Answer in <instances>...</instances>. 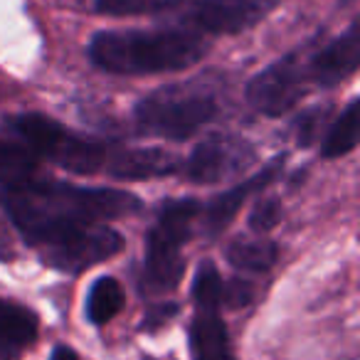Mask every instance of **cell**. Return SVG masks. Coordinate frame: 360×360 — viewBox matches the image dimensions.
<instances>
[{"mask_svg": "<svg viewBox=\"0 0 360 360\" xmlns=\"http://www.w3.org/2000/svg\"><path fill=\"white\" fill-rule=\"evenodd\" d=\"M3 207L27 245L42 252L84 227L136 215L141 200L114 188H77L32 180L6 191Z\"/></svg>", "mask_w": 360, "mask_h": 360, "instance_id": "cell-1", "label": "cell"}, {"mask_svg": "<svg viewBox=\"0 0 360 360\" xmlns=\"http://www.w3.org/2000/svg\"><path fill=\"white\" fill-rule=\"evenodd\" d=\"M207 42L191 30H109L89 42V60L111 75H160L195 65Z\"/></svg>", "mask_w": 360, "mask_h": 360, "instance_id": "cell-2", "label": "cell"}, {"mask_svg": "<svg viewBox=\"0 0 360 360\" xmlns=\"http://www.w3.org/2000/svg\"><path fill=\"white\" fill-rule=\"evenodd\" d=\"M217 116V99L198 84H170L148 94L136 106L141 134L168 141H186Z\"/></svg>", "mask_w": 360, "mask_h": 360, "instance_id": "cell-3", "label": "cell"}, {"mask_svg": "<svg viewBox=\"0 0 360 360\" xmlns=\"http://www.w3.org/2000/svg\"><path fill=\"white\" fill-rule=\"evenodd\" d=\"M198 215H200L198 200H173L160 207L158 220L146 240L143 279H141L146 294H168L180 284L186 271L180 250L191 237Z\"/></svg>", "mask_w": 360, "mask_h": 360, "instance_id": "cell-4", "label": "cell"}, {"mask_svg": "<svg viewBox=\"0 0 360 360\" xmlns=\"http://www.w3.org/2000/svg\"><path fill=\"white\" fill-rule=\"evenodd\" d=\"M11 129L35 155L79 175H91L106 165V148L96 141L77 136L42 114H20L11 119Z\"/></svg>", "mask_w": 360, "mask_h": 360, "instance_id": "cell-5", "label": "cell"}, {"mask_svg": "<svg viewBox=\"0 0 360 360\" xmlns=\"http://www.w3.org/2000/svg\"><path fill=\"white\" fill-rule=\"evenodd\" d=\"M309 86L306 60L301 55H289L266 67L247 84V101L259 114L281 116L304 99Z\"/></svg>", "mask_w": 360, "mask_h": 360, "instance_id": "cell-6", "label": "cell"}, {"mask_svg": "<svg viewBox=\"0 0 360 360\" xmlns=\"http://www.w3.org/2000/svg\"><path fill=\"white\" fill-rule=\"evenodd\" d=\"M121 250H124V237L114 227H106L101 222V225L84 227V230L60 240L57 245L47 247L40 252V257L45 264L55 266V269L77 274V271H84L89 266L111 259Z\"/></svg>", "mask_w": 360, "mask_h": 360, "instance_id": "cell-7", "label": "cell"}, {"mask_svg": "<svg viewBox=\"0 0 360 360\" xmlns=\"http://www.w3.org/2000/svg\"><path fill=\"white\" fill-rule=\"evenodd\" d=\"M252 160H255V150L247 141L235 136H210L186 160V178L210 186L237 175Z\"/></svg>", "mask_w": 360, "mask_h": 360, "instance_id": "cell-8", "label": "cell"}, {"mask_svg": "<svg viewBox=\"0 0 360 360\" xmlns=\"http://www.w3.org/2000/svg\"><path fill=\"white\" fill-rule=\"evenodd\" d=\"M279 0H191L188 22L202 32L235 35L269 15Z\"/></svg>", "mask_w": 360, "mask_h": 360, "instance_id": "cell-9", "label": "cell"}, {"mask_svg": "<svg viewBox=\"0 0 360 360\" xmlns=\"http://www.w3.org/2000/svg\"><path fill=\"white\" fill-rule=\"evenodd\" d=\"M360 65V27H348L340 37L306 57V75L314 86H335L348 79Z\"/></svg>", "mask_w": 360, "mask_h": 360, "instance_id": "cell-10", "label": "cell"}, {"mask_svg": "<svg viewBox=\"0 0 360 360\" xmlns=\"http://www.w3.org/2000/svg\"><path fill=\"white\" fill-rule=\"evenodd\" d=\"M180 165L178 155L163 148H124L111 155L106 170L116 180H150L178 173Z\"/></svg>", "mask_w": 360, "mask_h": 360, "instance_id": "cell-11", "label": "cell"}, {"mask_svg": "<svg viewBox=\"0 0 360 360\" xmlns=\"http://www.w3.org/2000/svg\"><path fill=\"white\" fill-rule=\"evenodd\" d=\"M279 170H281V160H274V163H269L266 168H262L259 173H255L252 178L242 180L240 186H235L232 191H227V193H222L220 198H215L205 212L207 232H210V235H220V232L225 230L232 220H235V215L240 212V207L245 205L255 193H259L264 186H269L271 180L279 175Z\"/></svg>", "mask_w": 360, "mask_h": 360, "instance_id": "cell-12", "label": "cell"}, {"mask_svg": "<svg viewBox=\"0 0 360 360\" xmlns=\"http://www.w3.org/2000/svg\"><path fill=\"white\" fill-rule=\"evenodd\" d=\"M193 360H235L227 335V326L220 319V306H195L191 323Z\"/></svg>", "mask_w": 360, "mask_h": 360, "instance_id": "cell-13", "label": "cell"}, {"mask_svg": "<svg viewBox=\"0 0 360 360\" xmlns=\"http://www.w3.org/2000/svg\"><path fill=\"white\" fill-rule=\"evenodd\" d=\"M37 319L27 309L0 299V358H13L35 340Z\"/></svg>", "mask_w": 360, "mask_h": 360, "instance_id": "cell-14", "label": "cell"}, {"mask_svg": "<svg viewBox=\"0 0 360 360\" xmlns=\"http://www.w3.org/2000/svg\"><path fill=\"white\" fill-rule=\"evenodd\" d=\"M37 175V155L27 146L0 139V186L20 188Z\"/></svg>", "mask_w": 360, "mask_h": 360, "instance_id": "cell-15", "label": "cell"}, {"mask_svg": "<svg viewBox=\"0 0 360 360\" xmlns=\"http://www.w3.org/2000/svg\"><path fill=\"white\" fill-rule=\"evenodd\" d=\"M124 309V289L114 276H101L86 294V319L94 326H104Z\"/></svg>", "mask_w": 360, "mask_h": 360, "instance_id": "cell-16", "label": "cell"}, {"mask_svg": "<svg viewBox=\"0 0 360 360\" xmlns=\"http://www.w3.org/2000/svg\"><path fill=\"white\" fill-rule=\"evenodd\" d=\"M358 126H360V104L350 101L343 114L335 119L323 139V155L326 158H338L358 146Z\"/></svg>", "mask_w": 360, "mask_h": 360, "instance_id": "cell-17", "label": "cell"}, {"mask_svg": "<svg viewBox=\"0 0 360 360\" xmlns=\"http://www.w3.org/2000/svg\"><path fill=\"white\" fill-rule=\"evenodd\" d=\"M276 250L274 242L266 240H242V242H232L230 250H227V262H230L235 269H245V271H266L276 264Z\"/></svg>", "mask_w": 360, "mask_h": 360, "instance_id": "cell-18", "label": "cell"}, {"mask_svg": "<svg viewBox=\"0 0 360 360\" xmlns=\"http://www.w3.org/2000/svg\"><path fill=\"white\" fill-rule=\"evenodd\" d=\"M186 0H96V11L104 15H148L163 13Z\"/></svg>", "mask_w": 360, "mask_h": 360, "instance_id": "cell-19", "label": "cell"}, {"mask_svg": "<svg viewBox=\"0 0 360 360\" xmlns=\"http://www.w3.org/2000/svg\"><path fill=\"white\" fill-rule=\"evenodd\" d=\"M195 306H222V279L212 262H202L193 281Z\"/></svg>", "mask_w": 360, "mask_h": 360, "instance_id": "cell-20", "label": "cell"}, {"mask_svg": "<svg viewBox=\"0 0 360 360\" xmlns=\"http://www.w3.org/2000/svg\"><path fill=\"white\" fill-rule=\"evenodd\" d=\"M281 217V207L276 200H264L255 207V212L250 215V225L255 232H266L279 222Z\"/></svg>", "mask_w": 360, "mask_h": 360, "instance_id": "cell-21", "label": "cell"}, {"mask_svg": "<svg viewBox=\"0 0 360 360\" xmlns=\"http://www.w3.org/2000/svg\"><path fill=\"white\" fill-rule=\"evenodd\" d=\"M323 119H326V109L323 111H311V114H306L304 119H299V143L301 146H309L311 141L316 139L319 126L323 124Z\"/></svg>", "mask_w": 360, "mask_h": 360, "instance_id": "cell-22", "label": "cell"}, {"mask_svg": "<svg viewBox=\"0 0 360 360\" xmlns=\"http://www.w3.org/2000/svg\"><path fill=\"white\" fill-rule=\"evenodd\" d=\"M222 301L230 306H247L252 301V286L247 281H232L230 286H222Z\"/></svg>", "mask_w": 360, "mask_h": 360, "instance_id": "cell-23", "label": "cell"}, {"mask_svg": "<svg viewBox=\"0 0 360 360\" xmlns=\"http://www.w3.org/2000/svg\"><path fill=\"white\" fill-rule=\"evenodd\" d=\"M175 314V306H158L155 311H150V316L146 319V326H155V323H163L168 316Z\"/></svg>", "mask_w": 360, "mask_h": 360, "instance_id": "cell-24", "label": "cell"}, {"mask_svg": "<svg viewBox=\"0 0 360 360\" xmlns=\"http://www.w3.org/2000/svg\"><path fill=\"white\" fill-rule=\"evenodd\" d=\"M50 360H79V358H77L75 350L67 348V345H57V348L52 350V358Z\"/></svg>", "mask_w": 360, "mask_h": 360, "instance_id": "cell-25", "label": "cell"}]
</instances>
